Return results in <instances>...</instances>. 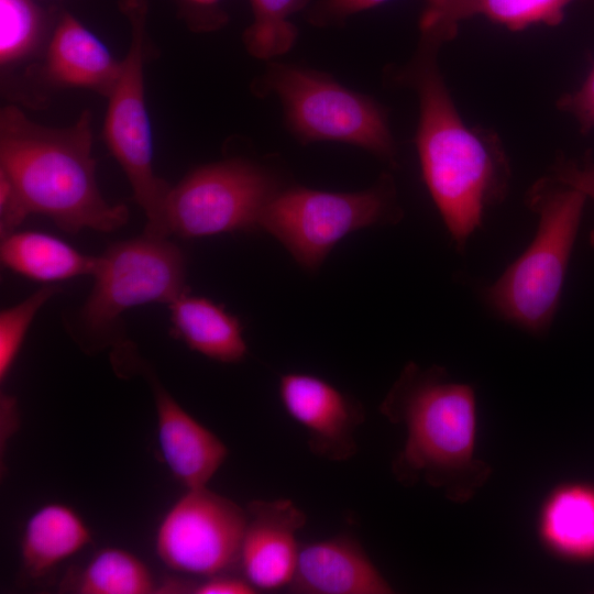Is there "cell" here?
Wrapping results in <instances>:
<instances>
[{
    "instance_id": "16",
    "label": "cell",
    "mask_w": 594,
    "mask_h": 594,
    "mask_svg": "<svg viewBox=\"0 0 594 594\" xmlns=\"http://www.w3.org/2000/svg\"><path fill=\"white\" fill-rule=\"evenodd\" d=\"M574 0H440L426 4L420 16L421 36L441 42L452 40L461 21L483 15L510 31H521L534 24L556 26L564 9ZM594 1V0H593Z\"/></svg>"
},
{
    "instance_id": "21",
    "label": "cell",
    "mask_w": 594,
    "mask_h": 594,
    "mask_svg": "<svg viewBox=\"0 0 594 594\" xmlns=\"http://www.w3.org/2000/svg\"><path fill=\"white\" fill-rule=\"evenodd\" d=\"M69 587L79 594L157 592L147 565L130 551L114 547L98 551L85 568L76 572Z\"/></svg>"
},
{
    "instance_id": "19",
    "label": "cell",
    "mask_w": 594,
    "mask_h": 594,
    "mask_svg": "<svg viewBox=\"0 0 594 594\" xmlns=\"http://www.w3.org/2000/svg\"><path fill=\"white\" fill-rule=\"evenodd\" d=\"M0 258L12 272L44 283L92 275L97 264V256L37 231H14L2 238Z\"/></svg>"
},
{
    "instance_id": "18",
    "label": "cell",
    "mask_w": 594,
    "mask_h": 594,
    "mask_svg": "<svg viewBox=\"0 0 594 594\" xmlns=\"http://www.w3.org/2000/svg\"><path fill=\"white\" fill-rule=\"evenodd\" d=\"M91 541V531L76 510L62 503L45 504L30 516L22 534L23 571L41 578Z\"/></svg>"
},
{
    "instance_id": "4",
    "label": "cell",
    "mask_w": 594,
    "mask_h": 594,
    "mask_svg": "<svg viewBox=\"0 0 594 594\" xmlns=\"http://www.w3.org/2000/svg\"><path fill=\"white\" fill-rule=\"evenodd\" d=\"M586 199L550 175L528 189L526 204L538 219L535 235L503 274L482 288L484 302L503 320L536 336L550 330Z\"/></svg>"
},
{
    "instance_id": "7",
    "label": "cell",
    "mask_w": 594,
    "mask_h": 594,
    "mask_svg": "<svg viewBox=\"0 0 594 594\" xmlns=\"http://www.w3.org/2000/svg\"><path fill=\"white\" fill-rule=\"evenodd\" d=\"M94 285L77 318V331L99 346L111 342L130 308L170 304L186 293V258L167 237L144 232L110 244L97 256Z\"/></svg>"
},
{
    "instance_id": "14",
    "label": "cell",
    "mask_w": 594,
    "mask_h": 594,
    "mask_svg": "<svg viewBox=\"0 0 594 594\" xmlns=\"http://www.w3.org/2000/svg\"><path fill=\"white\" fill-rule=\"evenodd\" d=\"M153 393L165 464L187 490L207 486L228 457L227 446L157 382L153 383Z\"/></svg>"
},
{
    "instance_id": "17",
    "label": "cell",
    "mask_w": 594,
    "mask_h": 594,
    "mask_svg": "<svg viewBox=\"0 0 594 594\" xmlns=\"http://www.w3.org/2000/svg\"><path fill=\"white\" fill-rule=\"evenodd\" d=\"M168 306L170 332L190 350L221 363H237L248 354L241 322L224 307L187 292Z\"/></svg>"
},
{
    "instance_id": "8",
    "label": "cell",
    "mask_w": 594,
    "mask_h": 594,
    "mask_svg": "<svg viewBox=\"0 0 594 594\" xmlns=\"http://www.w3.org/2000/svg\"><path fill=\"white\" fill-rule=\"evenodd\" d=\"M147 8L146 0H119V9L130 24L131 41L121 61L119 77L107 96L103 138L145 215L144 232L167 237L164 207L172 186L154 170L152 129L145 102L143 63Z\"/></svg>"
},
{
    "instance_id": "26",
    "label": "cell",
    "mask_w": 594,
    "mask_h": 594,
    "mask_svg": "<svg viewBox=\"0 0 594 594\" xmlns=\"http://www.w3.org/2000/svg\"><path fill=\"white\" fill-rule=\"evenodd\" d=\"M550 176L594 200V162L590 155L581 162L559 157L551 167ZM590 244L594 248V230L590 234Z\"/></svg>"
},
{
    "instance_id": "10",
    "label": "cell",
    "mask_w": 594,
    "mask_h": 594,
    "mask_svg": "<svg viewBox=\"0 0 594 594\" xmlns=\"http://www.w3.org/2000/svg\"><path fill=\"white\" fill-rule=\"evenodd\" d=\"M246 508L210 491L188 488L164 515L155 551L170 570L209 578L239 566Z\"/></svg>"
},
{
    "instance_id": "15",
    "label": "cell",
    "mask_w": 594,
    "mask_h": 594,
    "mask_svg": "<svg viewBox=\"0 0 594 594\" xmlns=\"http://www.w3.org/2000/svg\"><path fill=\"white\" fill-rule=\"evenodd\" d=\"M120 69L121 61L77 18L66 11L58 15L42 67L48 84L108 96Z\"/></svg>"
},
{
    "instance_id": "1",
    "label": "cell",
    "mask_w": 594,
    "mask_h": 594,
    "mask_svg": "<svg viewBox=\"0 0 594 594\" xmlns=\"http://www.w3.org/2000/svg\"><path fill=\"white\" fill-rule=\"evenodd\" d=\"M442 44L420 36L413 59L398 78L417 92L415 142L422 178L462 253L486 211L505 199L512 170L497 134L470 128L461 118L438 66Z\"/></svg>"
},
{
    "instance_id": "27",
    "label": "cell",
    "mask_w": 594,
    "mask_h": 594,
    "mask_svg": "<svg viewBox=\"0 0 594 594\" xmlns=\"http://www.w3.org/2000/svg\"><path fill=\"white\" fill-rule=\"evenodd\" d=\"M179 13L187 25L197 32L213 31L228 22L223 0H177Z\"/></svg>"
},
{
    "instance_id": "24",
    "label": "cell",
    "mask_w": 594,
    "mask_h": 594,
    "mask_svg": "<svg viewBox=\"0 0 594 594\" xmlns=\"http://www.w3.org/2000/svg\"><path fill=\"white\" fill-rule=\"evenodd\" d=\"M56 286H44L21 302L0 314V381L3 382L20 352L25 334L37 311L57 293Z\"/></svg>"
},
{
    "instance_id": "2",
    "label": "cell",
    "mask_w": 594,
    "mask_h": 594,
    "mask_svg": "<svg viewBox=\"0 0 594 594\" xmlns=\"http://www.w3.org/2000/svg\"><path fill=\"white\" fill-rule=\"evenodd\" d=\"M91 117L84 111L67 128L29 119L14 106L0 116V175L10 184L22 212L41 213L66 232H111L129 210L100 193L92 156Z\"/></svg>"
},
{
    "instance_id": "3",
    "label": "cell",
    "mask_w": 594,
    "mask_h": 594,
    "mask_svg": "<svg viewBox=\"0 0 594 594\" xmlns=\"http://www.w3.org/2000/svg\"><path fill=\"white\" fill-rule=\"evenodd\" d=\"M380 408L406 431L392 464L403 485L422 481L465 502L490 477V465L475 457V392L446 369L407 363Z\"/></svg>"
},
{
    "instance_id": "28",
    "label": "cell",
    "mask_w": 594,
    "mask_h": 594,
    "mask_svg": "<svg viewBox=\"0 0 594 594\" xmlns=\"http://www.w3.org/2000/svg\"><path fill=\"white\" fill-rule=\"evenodd\" d=\"M557 107L576 119L583 133L594 129V65L582 86L573 92L561 96Z\"/></svg>"
},
{
    "instance_id": "23",
    "label": "cell",
    "mask_w": 594,
    "mask_h": 594,
    "mask_svg": "<svg viewBox=\"0 0 594 594\" xmlns=\"http://www.w3.org/2000/svg\"><path fill=\"white\" fill-rule=\"evenodd\" d=\"M51 21L35 0H0V64L9 67L40 47Z\"/></svg>"
},
{
    "instance_id": "22",
    "label": "cell",
    "mask_w": 594,
    "mask_h": 594,
    "mask_svg": "<svg viewBox=\"0 0 594 594\" xmlns=\"http://www.w3.org/2000/svg\"><path fill=\"white\" fill-rule=\"evenodd\" d=\"M310 3L311 0H250L253 22L243 33L246 51L261 59L287 53L298 35L292 16Z\"/></svg>"
},
{
    "instance_id": "11",
    "label": "cell",
    "mask_w": 594,
    "mask_h": 594,
    "mask_svg": "<svg viewBox=\"0 0 594 594\" xmlns=\"http://www.w3.org/2000/svg\"><path fill=\"white\" fill-rule=\"evenodd\" d=\"M278 391L286 413L307 431L312 453L337 462L355 454V431L364 411L353 398L305 373L282 375Z\"/></svg>"
},
{
    "instance_id": "6",
    "label": "cell",
    "mask_w": 594,
    "mask_h": 594,
    "mask_svg": "<svg viewBox=\"0 0 594 594\" xmlns=\"http://www.w3.org/2000/svg\"><path fill=\"white\" fill-rule=\"evenodd\" d=\"M402 217L394 179L383 174L371 188L354 193L279 189L264 208L258 228L279 241L302 268L314 272L349 233L396 223Z\"/></svg>"
},
{
    "instance_id": "20",
    "label": "cell",
    "mask_w": 594,
    "mask_h": 594,
    "mask_svg": "<svg viewBox=\"0 0 594 594\" xmlns=\"http://www.w3.org/2000/svg\"><path fill=\"white\" fill-rule=\"evenodd\" d=\"M539 531L557 554L574 560L594 558V488L570 484L557 488L543 504Z\"/></svg>"
},
{
    "instance_id": "5",
    "label": "cell",
    "mask_w": 594,
    "mask_h": 594,
    "mask_svg": "<svg viewBox=\"0 0 594 594\" xmlns=\"http://www.w3.org/2000/svg\"><path fill=\"white\" fill-rule=\"evenodd\" d=\"M253 90L262 97H278L287 129L300 143H349L392 165L396 163L387 110L372 97L342 86L332 76L299 65L271 62Z\"/></svg>"
},
{
    "instance_id": "9",
    "label": "cell",
    "mask_w": 594,
    "mask_h": 594,
    "mask_svg": "<svg viewBox=\"0 0 594 594\" xmlns=\"http://www.w3.org/2000/svg\"><path fill=\"white\" fill-rule=\"evenodd\" d=\"M279 189L266 168L248 160L200 166L170 187L164 207L165 233L201 238L256 229Z\"/></svg>"
},
{
    "instance_id": "31",
    "label": "cell",
    "mask_w": 594,
    "mask_h": 594,
    "mask_svg": "<svg viewBox=\"0 0 594 594\" xmlns=\"http://www.w3.org/2000/svg\"><path fill=\"white\" fill-rule=\"evenodd\" d=\"M437 1H440V0H426V4H431V3H435Z\"/></svg>"
},
{
    "instance_id": "12",
    "label": "cell",
    "mask_w": 594,
    "mask_h": 594,
    "mask_svg": "<svg viewBox=\"0 0 594 594\" xmlns=\"http://www.w3.org/2000/svg\"><path fill=\"white\" fill-rule=\"evenodd\" d=\"M248 522L241 544L239 566L256 588L288 587L300 546L298 531L306 514L289 499H254L246 506Z\"/></svg>"
},
{
    "instance_id": "30",
    "label": "cell",
    "mask_w": 594,
    "mask_h": 594,
    "mask_svg": "<svg viewBox=\"0 0 594 594\" xmlns=\"http://www.w3.org/2000/svg\"><path fill=\"white\" fill-rule=\"evenodd\" d=\"M0 413H1V447L3 442L8 441L12 431L14 430V425L18 424V408L15 399L10 395H1L0 400Z\"/></svg>"
},
{
    "instance_id": "13",
    "label": "cell",
    "mask_w": 594,
    "mask_h": 594,
    "mask_svg": "<svg viewBox=\"0 0 594 594\" xmlns=\"http://www.w3.org/2000/svg\"><path fill=\"white\" fill-rule=\"evenodd\" d=\"M301 594H388L393 590L353 537L301 544L287 587Z\"/></svg>"
},
{
    "instance_id": "25",
    "label": "cell",
    "mask_w": 594,
    "mask_h": 594,
    "mask_svg": "<svg viewBox=\"0 0 594 594\" xmlns=\"http://www.w3.org/2000/svg\"><path fill=\"white\" fill-rule=\"evenodd\" d=\"M388 0H316L304 11L306 21L317 28L343 25L349 18Z\"/></svg>"
},
{
    "instance_id": "29",
    "label": "cell",
    "mask_w": 594,
    "mask_h": 594,
    "mask_svg": "<svg viewBox=\"0 0 594 594\" xmlns=\"http://www.w3.org/2000/svg\"><path fill=\"white\" fill-rule=\"evenodd\" d=\"M256 588L243 576L218 574L206 578L204 582L193 585L195 594H252Z\"/></svg>"
}]
</instances>
